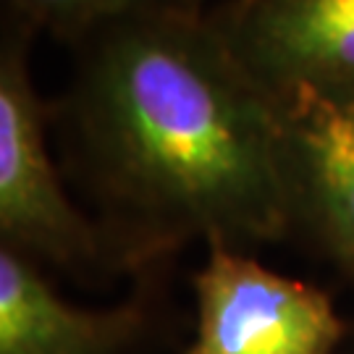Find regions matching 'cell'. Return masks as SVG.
I'll return each mask as SVG.
<instances>
[{
    "label": "cell",
    "mask_w": 354,
    "mask_h": 354,
    "mask_svg": "<svg viewBox=\"0 0 354 354\" xmlns=\"http://www.w3.org/2000/svg\"><path fill=\"white\" fill-rule=\"evenodd\" d=\"M64 108L95 189L142 247L239 250L291 228L276 95L203 8L92 32Z\"/></svg>",
    "instance_id": "obj_1"
},
{
    "label": "cell",
    "mask_w": 354,
    "mask_h": 354,
    "mask_svg": "<svg viewBox=\"0 0 354 354\" xmlns=\"http://www.w3.org/2000/svg\"><path fill=\"white\" fill-rule=\"evenodd\" d=\"M32 26L13 19L0 48V234L21 254L82 266L100 252L97 231L68 203L55 174L29 68Z\"/></svg>",
    "instance_id": "obj_2"
},
{
    "label": "cell",
    "mask_w": 354,
    "mask_h": 354,
    "mask_svg": "<svg viewBox=\"0 0 354 354\" xmlns=\"http://www.w3.org/2000/svg\"><path fill=\"white\" fill-rule=\"evenodd\" d=\"M197 330L187 354H333L344 323L326 291L207 244L194 276Z\"/></svg>",
    "instance_id": "obj_3"
},
{
    "label": "cell",
    "mask_w": 354,
    "mask_h": 354,
    "mask_svg": "<svg viewBox=\"0 0 354 354\" xmlns=\"http://www.w3.org/2000/svg\"><path fill=\"white\" fill-rule=\"evenodd\" d=\"M291 223L302 221L354 279V89L276 95Z\"/></svg>",
    "instance_id": "obj_4"
},
{
    "label": "cell",
    "mask_w": 354,
    "mask_h": 354,
    "mask_svg": "<svg viewBox=\"0 0 354 354\" xmlns=\"http://www.w3.org/2000/svg\"><path fill=\"white\" fill-rule=\"evenodd\" d=\"M241 61L273 95L354 89V0H254L221 19Z\"/></svg>",
    "instance_id": "obj_5"
},
{
    "label": "cell",
    "mask_w": 354,
    "mask_h": 354,
    "mask_svg": "<svg viewBox=\"0 0 354 354\" xmlns=\"http://www.w3.org/2000/svg\"><path fill=\"white\" fill-rule=\"evenodd\" d=\"M140 310H84L61 299L32 260L0 250V354H113L137 333Z\"/></svg>",
    "instance_id": "obj_6"
},
{
    "label": "cell",
    "mask_w": 354,
    "mask_h": 354,
    "mask_svg": "<svg viewBox=\"0 0 354 354\" xmlns=\"http://www.w3.org/2000/svg\"><path fill=\"white\" fill-rule=\"evenodd\" d=\"M13 19L58 37L84 39L92 32L134 13L163 8H203V0H6Z\"/></svg>",
    "instance_id": "obj_7"
},
{
    "label": "cell",
    "mask_w": 354,
    "mask_h": 354,
    "mask_svg": "<svg viewBox=\"0 0 354 354\" xmlns=\"http://www.w3.org/2000/svg\"><path fill=\"white\" fill-rule=\"evenodd\" d=\"M250 3H254V0H234V6H239V8L241 6H250Z\"/></svg>",
    "instance_id": "obj_8"
}]
</instances>
